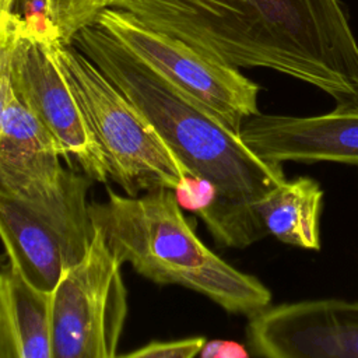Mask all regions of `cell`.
<instances>
[{
	"label": "cell",
	"instance_id": "cell-2",
	"mask_svg": "<svg viewBox=\"0 0 358 358\" xmlns=\"http://www.w3.org/2000/svg\"><path fill=\"white\" fill-rule=\"evenodd\" d=\"M73 45L140 109L190 178L214 190L196 208L214 241L243 249L263 239L256 204L287 179L282 164L256 155L239 133L179 94L101 25L80 29Z\"/></svg>",
	"mask_w": 358,
	"mask_h": 358
},
{
	"label": "cell",
	"instance_id": "cell-4",
	"mask_svg": "<svg viewBox=\"0 0 358 358\" xmlns=\"http://www.w3.org/2000/svg\"><path fill=\"white\" fill-rule=\"evenodd\" d=\"M48 45L101 148L109 179L129 196L187 187L192 178L185 165L99 67L59 38H49Z\"/></svg>",
	"mask_w": 358,
	"mask_h": 358
},
{
	"label": "cell",
	"instance_id": "cell-14",
	"mask_svg": "<svg viewBox=\"0 0 358 358\" xmlns=\"http://www.w3.org/2000/svg\"><path fill=\"white\" fill-rule=\"evenodd\" d=\"M48 18L56 27L60 42L73 45L76 34L87 25L95 24L99 13L98 0H43Z\"/></svg>",
	"mask_w": 358,
	"mask_h": 358
},
{
	"label": "cell",
	"instance_id": "cell-15",
	"mask_svg": "<svg viewBox=\"0 0 358 358\" xmlns=\"http://www.w3.org/2000/svg\"><path fill=\"white\" fill-rule=\"evenodd\" d=\"M206 338L193 336L169 341H151L134 351L123 354V357L133 358H193L197 357L203 348Z\"/></svg>",
	"mask_w": 358,
	"mask_h": 358
},
{
	"label": "cell",
	"instance_id": "cell-6",
	"mask_svg": "<svg viewBox=\"0 0 358 358\" xmlns=\"http://www.w3.org/2000/svg\"><path fill=\"white\" fill-rule=\"evenodd\" d=\"M140 62L179 94L239 133L259 113L260 87L241 69L224 64L192 45L152 29L127 11L102 8L95 20Z\"/></svg>",
	"mask_w": 358,
	"mask_h": 358
},
{
	"label": "cell",
	"instance_id": "cell-1",
	"mask_svg": "<svg viewBox=\"0 0 358 358\" xmlns=\"http://www.w3.org/2000/svg\"><path fill=\"white\" fill-rule=\"evenodd\" d=\"M236 69H268L358 103V41L340 0H98Z\"/></svg>",
	"mask_w": 358,
	"mask_h": 358
},
{
	"label": "cell",
	"instance_id": "cell-13",
	"mask_svg": "<svg viewBox=\"0 0 358 358\" xmlns=\"http://www.w3.org/2000/svg\"><path fill=\"white\" fill-rule=\"evenodd\" d=\"M323 196L320 185L309 176L285 179L256 204V210L267 235L295 248L319 250Z\"/></svg>",
	"mask_w": 358,
	"mask_h": 358
},
{
	"label": "cell",
	"instance_id": "cell-12",
	"mask_svg": "<svg viewBox=\"0 0 358 358\" xmlns=\"http://www.w3.org/2000/svg\"><path fill=\"white\" fill-rule=\"evenodd\" d=\"M0 241L8 263L32 285L53 291L71 262L66 248L41 217L0 193Z\"/></svg>",
	"mask_w": 358,
	"mask_h": 358
},
{
	"label": "cell",
	"instance_id": "cell-5",
	"mask_svg": "<svg viewBox=\"0 0 358 358\" xmlns=\"http://www.w3.org/2000/svg\"><path fill=\"white\" fill-rule=\"evenodd\" d=\"M63 155L13 87L0 130V193L41 217L77 262L92 238L87 192L94 182L62 166Z\"/></svg>",
	"mask_w": 358,
	"mask_h": 358
},
{
	"label": "cell",
	"instance_id": "cell-8",
	"mask_svg": "<svg viewBox=\"0 0 358 358\" xmlns=\"http://www.w3.org/2000/svg\"><path fill=\"white\" fill-rule=\"evenodd\" d=\"M49 38L57 36L31 31L22 18L11 53L13 91L52 136L63 158L76 162L94 182L105 183L109 176L103 155L50 53Z\"/></svg>",
	"mask_w": 358,
	"mask_h": 358
},
{
	"label": "cell",
	"instance_id": "cell-16",
	"mask_svg": "<svg viewBox=\"0 0 358 358\" xmlns=\"http://www.w3.org/2000/svg\"><path fill=\"white\" fill-rule=\"evenodd\" d=\"M250 352L241 344L231 341H207L200 350L199 355L204 358H215V357H246Z\"/></svg>",
	"mask_w": 358,
	"mask_h": 358
},
{
	"label": "cell",
	"instance_id": "cell-10",
	"mask_svg": "<svg viewBox=\"0 0 358 358\" xmlns=\"http://www.w3.org/2000/svg\"><path fill=\"white\" fill-rule=\"evenodd\" d=\"M239 136L268 161L358 164V103L316 116L259 112L242 123Z\"/></svg>",
	"mask_w": 358,
	"mask_h": 358
},
{
	"label": "cell",
	"instance_id": "cell-9",
	"mask_svg": "<svg viewBox=\"0 0 358 358\" xmlns=\"http://www.w3.org/2000/svg\"><path fill=\"white\" fill-rule=\"evenodd\" d=\"M248 348L266 358H358V302L310 299L249 317Z\"/></svg>",
	"mask_w": 358,
	"mask_h": 358
},
{
	"label": "cell",
	"instance_id": "cell-3",
	"mask_svg": "<svg viewBox=\"0 0 358 358\" xmlns=\"http://www.w3.org/2000/svg\"><path fill=\"white\" fill-rule=\"evenodd\" d=\"M88 214L117 259L155 284L185 287L248 317L271 305V292L259 278L235 268L200 241L173 189L140 196L109 189L105 201L88 206Z\"/></svg>",
	"mask_w": 358,
	"mask_h": 358
},
{
	"label": "cell",
	"instance_id": "cell-7",
	"mask_svg": "<svg viewBox=\"0 0 358 358\" xmlns=\"http://www.w3.org/2000/svg\"><path fill=\"white\" fill-rule=\"evenodd\" d=\"M123 263L92 227L84 255L53 289V358H113L127 317Z\"/></svg>",
	"mask_w": 358,
	"mask_h": 358
},
{
	"label": "cell",
	"instance_id": "cell-11",
	"mask_svg": "<svg viewBox=\"0 0 358 358\" xmlns=\"http://www.w3.org/2000/svg\"><path fill=\"white\" fill-rule=\"evenodd\" d=\"M0 358H53V291L0 266Z\"/></svg>",
	"mask_w": 358,
	"mask_h": 358
}]
</instances>
